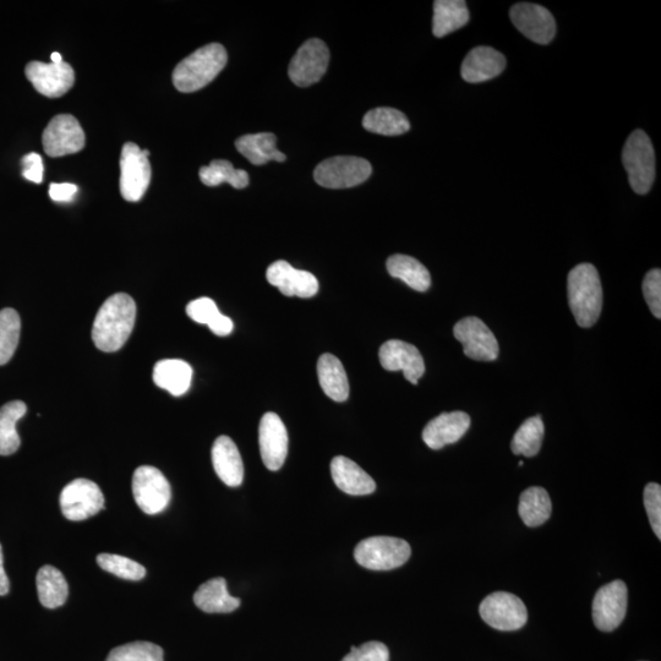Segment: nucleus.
<instances>
[{
    "mask_svg": "<svg viewBox=\"0 0 661 661\" xmlns=\"http://www.w3.org/2000/svg\"><path fill=\"white\" fill-rule=\"evenodd\" d=\"M135 300L125 293H117L103 303L92 326V340L100 351L118 352L134 330Z\"/></svg>",
    "mask_w": 661,
    "mask_h": 661,
    "instance_id": "obj_1",
    "label": "nucleus"
},
{
    "mask_svg": "<svg viewBox=\"0 0 661 661\" xmlns=\"http://www.w3.org/2000/svg\"><path fill=\"white\" fill-rule=\"evenodd\" d=\"M568 304L578 326L592 327L603 309V288L597 269L592 264L575 267L567 277Z\"/></svg>",
    "mask_w": 661,
    "mask_h": 661,
    "instance_id": "obj_2",
    "label": "nucleus"
},
{
    "mask_svg": "<svg viewBox=\"0 0 661 661\" xmlns=\"http://www.w3.org/2000/svg\"><path fill=\"white\" fill-rule=\"evenodd\" d=\"M228 56L220 43H210L191 53L173 71V84L183 94L199 91L225 69Z\"/></svg>",
    "mask_w": 661,
    "mask_h": 661,
    "instance_id": "obj_3",
    "label": "nucleus"
},
{
    "mask_svg": "<svg viewBox=\"0 0 661 661\" xmlns=\"http://www.w3.org/2000/svg\"><path fill=\"white\" fill-rule=\"evenodd\" d=\"M622 163L633 191L639 195L648 194L655 179V154L652 141L643 130L633 131L626 141Z\"/></svg>",
    "mask_w": 661,
    "mask_h": 661,
    "instance_id": "obj_4",
    "label": "nucleus"
},
{
    "mask_svg": "<svg viewBox=\"0 0 661 661\" xmlns=\"http://www.w3.org/2000/svg\"><path fill=\"white\" fill-rule=\"evenodd\" d=\"M411 554L406 540L393 537L366 538L354 550L355 561L373 571L395 570L406 564Z\"/></svg>",
    "mask_w": 661,
    "mask_h": 661,
    "instance_id": "obj_5",
    "label": "nucleus"
},
{
    "mask_svg": "<svg viewBox=\"0 0 661 661\" xmlns=\"http://www.w3.org/2000/svg\"><path fill=\"white\" fill-rule=\"evenodd\" d=\"M373 173L370 162L353 156H337L315 168L314 179L321 187L348 189L363 184Z\"/></svg>",
    "mask_w": 661,
    "mask_h": 661,
    "instance_id": "obj_6",
    "label": "nucleus"
},
{
    "mask_svg": "<svg viewBox=\"0 0 661 661\" xmlns=\"http://www.w3.org/2000/svg\"><path fill=\"white\" fill-rule=\"evenodd\" d=\"M151 176L149 157L134 142H127L120 156V194L129 202L140 201L149 189Z\"/></svg>",
    "mask_w": 661,
    "mask_h": 661,
    "instance_id": "obj_7",
    "label": "nucleus"
},
{
    "mask_svg": "<svg viewBox=\"0 0 661 661\" xmlns=\"http://www.w3.org/2000/svg\"><path fill=\"white\" fill-rule=\"evenodd\" d=\"M133 495L140 510L152 516L166 510L172 489L160 469L141 466L133 475Z\"/></svg>",
    "mask_w": 661,
    "mask_h": 661,
    "instance_id": "obj_8",
    "label": "nucleus"
},
{
    "mask_svg": "<svg viewBox=\"0 0 661 661\" xmlns=\"http://www.w3.org/2000/svg\"><path fill=\"white\" fill-rule=\"evenodd\" d=\"M482 619L499 631H517L527 624L528 611L515 594L496 592L488 595L479 606Z\"/></svg>",
    "mask_w": 661,
    "mask_h": 661,
    "instance_id": "obj_9",
    "label": "nucleus"
},
{
    "mask_svg": "<svg viewBox=\"0 0 661 661\" xmlns=\"http://www.w3.org/2000/svg\"><path fill=\"white\" fill-rule=\"evenodd\" d=\"M105 507V496L96 483L89 479H75L60 494V508L69 521L89 520Z\"/></svg>",
    "mask_w": 661,
    "mask_h": 661,
    "instance_id": "obj_10",
    "label": "nucleus"
},
{
    "mask_svg": "<svg viewBox=\"0 0 661 661\" xmlns=\"http://www.w3.org/2000/svg\"><path fill=\"white\" fill-rule=\"evenodd\" d=\"M330 63V51L324 41L311 38L298 49L289 64L288 75L293 84L309 87L322 79Z\"/></svg>",
    "mask_w": 661,
    "mask_h": 661,
    "instance_id": "obj_11",
    "label": "nucleus"
},
{
    "mask_svg": "<svg viewBox=\"0 0 661 661\" xmlns=\"http://www.w3.org/2000/svg\"><path fill=\"white\" fill-rule=\"evenodd\" d=\"M85 141L84 129L70 114L54 117L42 135L43 149L49 157L78 154L84 149Z\"/></svg>",
    "mask_w": 661,
    "mask_h": 661,
    "instance_id": "obj_12",
    "label": "nucleus"
},
{
    "mask_svg": "<svg viewBox=\"0 0 661 661\" xmlns=\"http://www.w3.org/2000/svg\"><path fill=\"white\" fill-rule=\"evenodd\" d=\"M453 335L462 343L464 354L478 362H493L499 357V343L484 322L478 318L458 321Z\"/></svg>",
    "mask_w": 661,
    "mask_h": 661,
    "instance_id": "obj_13",
    "label": "nucleus"
},
{
    "mask_svg": "<svg viewBox=\"0 0 661 661\" xmlns=\"http://www.w3.org/2000/svg\"><path fill=\"white\" fill-rule=\"evenodd\" d=\"M628 591L625 582L614 581L599 589L593 602L595 627L603 632L616 630L624 621Z\"/></svg>",
    "mask_w": 661,
    "mask_h": 661,
    "instance_id": "obj_14",
    "label": "nucleus"
},
{
    "mask_svg": "<svg viewBox=\"0 0 661 661\" xmlns=\"http://www.w3.org/2000/svg\"><path fill=\"white\" fill-rule=\"evenodd\" d=\"M26 78L41 95L62 97L74 86V69L68 63L31 62L25 69Z\"/></svg>",
    "mask_w": 661,
    "mask_h": 661,
    "instance_id": "obj_15",
    "label": "nucleus"
},
{
    "mask_svg": "<svg viewBox=\"0 0 661 661\" xmlns=\"http://www.w3.org/2000/svg\"><path fill=\"white\" fill-rule=\"evenodd\" d=\"M510 18L517 30L539 45H548L555 37L554 16L542 5L531 3L513 5Z\"/></svg>",
    "mask_w": 661,
    "mask_h": 661,
    "instance_id": "obj_16",
    "label": "nucleus"
},
{
    "mask_svg": "<svg viewBox=\"0 0 661 661\" xmlns=\"http://www.w3.org/2000/svg\"><path fill=\"white\" fill-rule=\"evenodd\" d=\"M259 442L262 462L267 469L276 472L283 467L288 455L286 425L276 413H266L261 418Z\"/></svg>",
    "mask_w": 661,
    "mask_h": 661,
    "instance_id": "obj_17",
    "label": "nucleus"
},
{
    "mask_svg": "<svg viewBox=\"0 0 661 661\" xmlns=\"http://www.w3.org/2000/svg\"><path fill=\"white\" fill-rule=\"evenodd\" d=\"M379 358L382 368L387 371H403L404 378L413 385H417L425 373L422 354L411 343L387 341L380 348Z\"/></svg>",
    "mask_w": 661,
    "mask_h": 661,
    "instance_id": "obj_18",
    "label": "nucleus"
},
{
    "mask_svg": "<svg viewBox=\"0 0 661 661\" xmlns=\"http://www.w3.org/2000/svg\"><path fill=\"white\" fill-rule=\"evenodd\" d=\"M266 278L286 297L308 299L319 292L318 278L313 273L294 269L287 261L273 262L267 269Z\"/></svg>",
    "mask_w": 661,
    "mask_h": 661,
    "instance_id": "obj_19",
    "label": "nucleus"
},
{
    "mask_svg": "<svg viewBox=\"0 0 661 661\" xmlns=\"http://www.w3.org/2000/svg\"><path fill=\"white\" fill-rule=\"evenodd\" d=\"M469 428L471 417L467 413H442L425 426L423 440L431 450H441L460 441Z\"/></svg>",
    "mask_w": 661,
    "mask_h": 661,
    "instance_id": "obj_20",
    "label": "nucleus"
},
{
    "mask_svg": "<svg viewBox=\"0 0 661 661\" xmlns=\"http://www.w3.org/2000/svg\"><path fill=\"white\" fill-rule=\"evenodd\" d=\"M506 68V58L491 47H477L463 60L461 74L467 83H484L499 76Z\"/></svg>",
    "mask_w": 661,
    "mask_h": 661,
    "instance_id": "obj_21",
    "label": "nucleus"
},
{
    "mask_svg": "<svg viewBox=\"0 0 661 661\" xmlns=\"http://www.w3.org/2000/svg\"><path fill=\"white\" fill-rule=\"evenodd\" d=\"M212 463L218 478L227 486L237 488L244 480V464L231 437H217L212 446Z\"/></svg>",
    "mask_w": 661,
    "mask_h": 661,
    "instance_id": "obj_22",
    "label": "nucleus"
},
{
    "mask_svg": "<svg viewBox=\"0 0 661 661\" xmlns=\"http://www.w3.org/2000/svg\"><path fill=\"white\" fill-rule=\"evenodd\" d=\"M331 474L337 488L348 495H370L376 490L374 479L357 463L347 457L337 456L333 458Z\"/></svg>",
    "mask_w": 661,
    "mask_h": 661,
    "instance_id": "obj_23",
    "label": "nucleus"
},
{
    "mask_svg": "<svg viewBox=\"0 0 661 661\" xmlns=\"http://www.w3.org/2000/svg\"><path fill=\"white\" fill-rule=\"evenodd\" d=\"M194 603L207 614H228L237 610L242 602L228 593L226 579L220 577L201 584L194 594Z\"/></svg>",
    "mask_w": 661,
    "mask_h": 661,
    "instance_id": "obj_24",
    "label": "nucleus"
},
{
    "mask_svg": "<svg viewBox=\"0 0 661 661\" xmlns=\"http://www.w3.org/2000/svg\"><path fill=\"white\" fill-rule=\"evenodd\" d=\"M154 381L160 389L168 391L172 396L180 397L190 389L193 368L184 360H161L155 365Z\"/></svg>",
    "mask_w": 661,
    "mask_h": 661,
    "instance_id": "obj_25",
    "label": "nucleus"
},
{
    "mask_svg": "<svg viewBox=\"0 0 661 661\" xmlns=\"http://www.w3.org/2000/svg\"><path fill=\"white\" fill-rule=\"evenodd\" d=\"M276 144L277 138L272 133L244 135L236 141L239 154L255 166L266 165L271 161H286V156L277 149Z\"/></svg>",
    "mask_w": 661,
    "mask_h": 661,
    "instance_id": "obj_26",
    "label": "nucleus"
},
{
    "mask_svg": "<svg viewBox=\"0 0 661 661\" xmlns=\"http://www.w3.org/2000/svg\"><path fill=\"white\" fill-rule=\"evenodd\" d=\"M318 375L321 389L327 397L336 402H344L349 396V382L341 360L335 355H321L318 362Z\"/></svg>",
    "mask_w": 661,
    "mask_h": 661,
    "instance_id": "obj_27",
    "label": "nucleus"
},
{
    "mask_svg": "<svg viewBox=\"0 0 661 661\" xmlns=\"http://www.w3.org/2000/svg\"><path fill=\"white\" fill-rule=\"evenodd\" d=\"M471 14L464 0H436L434 3L433 32L437 38L445 37L466 26Z\"/></svg>",
    "mask_w": 661,
    "mask_h": 661,
    "instance_id": "obj_28",
    "label": "nucleus"
},
{
    "mask_svg": "<svg viewBox=\"0 0 661 661\" xmlns=\"http://www.w3.org/2000/svg\"><path fill=\"white\" fill-rule=\"evenodd\" d=\"M38 599L45 608L57 609L67 602L69 587L62 572L53 566H43L36 577Z\"/></svg>",
    "mask_w": 661,
    "mask_h": 661,
    "instance_id": "obj_29",
    "label": "nucleus"
},
{
    "mask_svg": "<svg viewBox=\"0 0 661 661\" xmlns=\"http://www.w3.org/2000/svg\"><path fill=\"white\" fill-rule=\"evenodd\" d=\"M387 271L417 292H426L431 286V276L426 267L412 256L393 255L387 260Z\"/></svg>",
    "mask_w": 661,
    "mask_h": 661,
    "instance_id": "obj_30",
    "label": "nucleus"
},
{
    "mask_svg": "<svg viewBox=\"0 0 661 661\" xmlns=\"http://www.w3.org/2000/svg\"><path fill=\"white\" fill-rule=\"evenodd\" d=\"M363 127L373 134L398 136L411 129V123L404 114L395 108L381 107L365 114Z\"/></svg>",
    "mask_w": 661,
    "mask_h": 661,
    "instance_id": "obj_31",
    "label": "nucleus"
},
{
    "mask_svg": "<svg viewBox=\"0 0 661 661\" xmlns=\"http://www.w3.org/2000/svg\"><path fill=\"white\" fill-rule=\"evenodd\" d=\"M518 513L527 527L542 526L551 516V500L546 491L540 486H532L524 490L520 497Z\"/></svg>",
    "mask_w": 661,
    "mask_h": 661,
    "instance_id": "obj_32",
    "label": "nucleus"
},
{
    "mask_svg": "<svg viewBox=\"0 0 661 661\" xmlns=\"http://www.w3.org/2000/svg\"><path fill=\"white\" fill-rule=\"evenodd\" d=\"M26 412L23 401L9 402L0 408V456H10L19 450L21 440L16 424Z\"/></svg>",
    "mask_w": 661,
    "mask_h": 661,
    "instance_id": "obj_33",
    "label": "nucleus"
},
{
    "mask_svg": "<svg viewBox=\"0 0 661 661\" xmlns=\"http://www.w3.org/2000/svg\"><path fill=\"white\" fill-rule=\"evenodd\" d=\"M199 176L201 182L207 187H218V185L228 183L233 188L245 189L250 182L247 172L234 168L232 163L226 160L212 161L210 166L200 169Z\"/></svg>",
    "mask_w": 661,
    "mask_h": 661,
    "instance_id": "obj_34",
    "label": "nucleus"
},
{
    "mask_svg": "<svg viewBox=\"0 0 661 661\" xmlns=\"http://www.w3.org/2000/svg\"><path fill=\"white\" fill-rule=\"evenodd\" d=\"M544 423L542 418L533 417L524 422L513 436L511 449L515 455L526 457L537 456L542 449L544 439Z\"/></svg>",
    "mask_w": 661,
    "mask_h": 661,
    "instance_id": "obj_35",
    "label": "nucleus"
},
{
    "mask_svg": "<svg viewBox=\"0 0 661 661\" xmlns=\"http://www.w3.org/2000/svg\"><path fill=\"white\" fill-rule=\"evenodd\" d=\"M21 332L20 316L14 309L0 310V365L7 364L18 348Z\"/></svg>",
    "mask_w": 661,
    "mask_h": 661,
    "instance_id": "obj_36",
    "label": "nucleus"
},
{
    "mask_svg": "<svg viewBox=\"0 0 661 661\" xmlns=\"http://www.w3.org/2000/svg\"><path fill=\"white\" fill-rule=\"evenodd\" d=\"M97 564L103 571L112 573V575L119 578L128 579V581H140L146 576L144 566L120 555L100 554L97 556Z\"/></svg>",
    "mask_w": 661,
    "mask_h": 661,
    "instance_id": "obj_37",
    "label": "nucleus"
},
{
    "mask_svg": "<svg viewBox=\"0 0 661 661\" xmlns=\"http://www.w3.org/2000/svg\"><path fill=\"white\" fill-rule=\"evenodd\" d=\"M106 661H163V649L150 642H133L114 648Z\"/></svg>",
    "mask_w": 661,
    "mask_h": 661,
    "instance_id": "obj_38",
    "label": "nucleus"
},
{
    "mask_svg": "<svg viewBox=\"0 0 661 661\" xmlns=\"http://www.w3.org/2000/svg\"><path fill=\"white\" fill-rule=\"evenodd\" d=\"M644 507L648 513L650 526H652L655 535L661 539V486L657 483H650L644 489Z\"/></svg>",
    "mask_w": 661,
    "mask_h": 661,
    "instance_id": "obj_39",
    "label": "nucleus"
},
{
    "mask_svg": "<svg viewBox=\"0 0 661 661\" xmlns=\"http://www.w3.org/2000/svg\"><path fill=\"white\" fill-rule=\"evenodd\" d=\"M643 296L655 318H661V271H649L643 281Z\"/></svg>",
    "mask_w": 661,
    "mask_h": 661,
    "instance_id": "obj_40",
    "label": "nucleus"
},
{
    "mask_svg": "<svg viewBox=\"0 0 661 661\" xmlns=\"http://www.w3.org/2000/svg\"><path fill=\"white\" fill-rule=\"evenodd\" d=\"M189 318L198 324L210 326L221 315L217 305L210 298H199L188 304Z\"/></svg>",
    "mask_w": 661,
    "mask_h": 661,
    "instance_id": "obj_41",
    "label": "nucleus"
},
{
    "mask_svg": "<svg viewBox=\"0 0 661 661\" xmlns=\"http://www.w3.org/2000/svg\"><path fill=\"white\" fill-rule=\"evenodd\" d=\"M342 661H390V650L381 642H368L353 647Z\"/></svg>",
    "mask_w": 661,
    "mask_h": 661,
    "instance_id": "obj_42",
    "label": "nucleus"
},
{
    "mask_svg": "<svg viewBox=\"0 0 661 661\" xmlns=\"http://www.w3.org/2000/svg\"><path fill=\"white\" fill-rule=\"evenodd\" d=\"M23 176L32 183H42L43 161L42 157L36 152H31L23 158Z\"/></svg>",
    "mask_w": 661,
    "mask_h": 661,
    "instance_id": "obj_43",
    "label": "nucleus"
},
{
    "mask_svg": "<svg viewBox=\"0 0 661 661\" xmlns=\"http://www.w3.org/2000/svg\"><path fill=\"white\" fill-rule=\"evenodd\" d=\"M78 194V187L71 183L51 184L49 187V196L53 201L69 202Z\"/></svg>",
    "mask_w": 661,
    "mask_h": 661,
    "instance_id": "obj_44",
    "label": "nucleus"
},
{
    "mask_svg": "<svg viewBox=\"0 0 661 661\" xmlns=\"http://www.w3.org/2000/svg\"><path fill=\"white\" fill-rule=\"evenodd\" d=\"M209 327L216 336L226 337L231 335L234 325L233 321L229 319L228 316L221 314Z\"/></svg>",
    "mask_w": 661,
    "mask_h": 661,
    "instance_id": "obj_45",
    "label": "nucleus"
},
{
    "mask_svg": "<svg viewBox=\"0 0 661 661\" xmlns=\"http://www.w3.org/2000/svg\"><path fill=\"white\" fill-rule=\"evenodd\" d=\"M10 582L4 570V557L2 545H0V597H4L9 593Z\"/></svg>",
    "mask_w": 661,
    "mask_h": 661,
    "instance_id": "obj_46",
    "label": "nucleus"
},
{
    "mask_svg": "<svg viewBox=\"0 0 661 661\" xmlns=\"http://www.w3.org/2000/svg\"><path fill=\"white\" fill-rule=\"evenodd\" d=\"M51 60H52V63H56V64L63 62V58H62V56H60V53H58V52L52 53Z\"/></svg>",
    "mask_w": 661,
    "mask_h": 661,
    "instance_id": "obj_47",
    "label": "nucleus"
}]
</instances>
